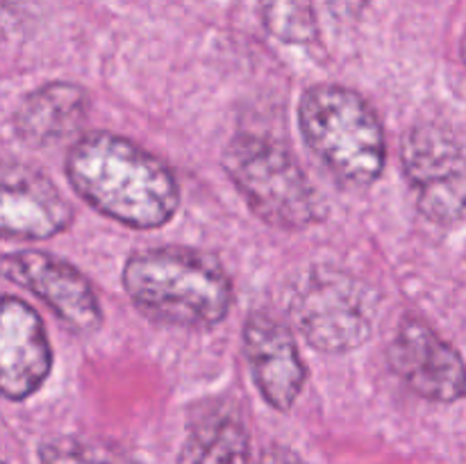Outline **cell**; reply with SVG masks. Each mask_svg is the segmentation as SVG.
<instances>
[{
	"label": "cell",
	"instance_id": "obj_1",
	"mask_svg": "<svg viewBox=\"0 0 466 464\" xmlns=\"http://www.w3.org/2000/svg\"><path fill=\"white\" fill-rule=\"evenodd\" d=\"M66 176L96 212L127 227H162L180 207L176 173L157 155L114 132H89L71 146Z\"/></svg>",
	"mask_w": 466,
	"mask_h": 464
},
{
	"label": "cell",
	"instance_id": "obj_2",
	"mask_svg": "<svg viewBox=\"0 0 466 464\" xmlns=\"http://www.w3.org/2000/svg\"><path fill=\"white\" fill-rule=\"evenodd\" d=\"M123 289L146 317L180 328L217 326L235 298L223 264L182 246L132 253L123 267Z\"/></svg>",
	"mask_w": 466,
	"mask_h": 464
},
{
	"label": "cell",
	"instance_id": "obj_3",
	"mask_svg": "<svg viewBox=\"0 0 466 464\" xmlns=\"http://www.w3.org/2000/svg\"><path fill=\"white\" fill-rule=\"evenodd\" d=\"M299 127L309 150L341 185L362 189L385 171V130L376 109L355 89L317 85L305 91Z\"/></svg>",
	"mask_w": 466,
	"mask_h": 464
},
{
	"label": "cell",
	"instance_id": "obj_4",
	"mask_svg": "<svg viewBox=\"0 0 466 464\" xmlns=\"http://www.w3.org/2000/svg\"><path fill=\"white\" fill-rule=\"evenodd\" d=\"M223 171L255 217L280 230H305L328 217L321 198L294 155L262 135L232 136L223 150Z\"/></svg>",
	"mask_w": 466,
	"mask_h": 464
},
{
	"label": "cell",
	"instance_id": "obj_5",
	"mask_svg": "<svg viewBox=\"0 0 466 464\" xmlns=\"http://www.w3.org/2000/svg\"><path fill=\"white\" fill-rule=\"evenodd\" d=\"M287 312L314 350L339 355L371 337L378 296L353 273L312 267L291 282Z\"/></svg>",
	"mask_w": 466,
	"mask_h": 464
},
{
	"label": "cell",
	"instance_id": "obj_6",
	"mask_svg": "<svg viewBox=\"0 0 466 464\" xmlns=\"http://www.w3.org/2000/svg\"><path fill=\"white\" fill-rule=\"evenodd\" d=\"M400 164L428 221L453 226L466 217V153L451 132L414 126L400 146Z\"/></svg>",
	"mask_w": 466,
	"mask_h": 464
},
{
	"label": "cell",
	"instance_id": "obj_7",
	"mask_svg": "<svg viewBox=\"0 0 466 464\" xmlns=\"http://www.w3.org/2000/svg\"><path fill=\"white\" fill-rule=\"evenodd\" d=\"M0 273L44 300L77 335H94L103 326V308L94 287L66 259L41 250H18L0 257Z\"/></svg>",
	"mask_w": 466,
	"mask_h": 464
},
{
	"label": "cell",
	"instance_id": "obj_8",
	"mask_svg": "<svg viewBox=\"0 0 466 464\" xmlns=\"http://www.w3.org/2000/svg\"><path fill=\"white\" fill-rule=\"evenodd\" d=\"M387 362L414 394L432 403H453L466 394L464 359L421 318L400 321L387 346Z\"/></svg>",
	"mask_w": 466,
	"mask_h": 464
},
{
	"label": "cell",
	"instance_id": "obj_9",
	"mask_svg": "<svg viewBox=\"0 0 466 464\" xmlns=\"http://www.w3.org/2000/svg\"><path fill=\"white\" fill-rule=\"evenodd\" d=\"M71 221L73 207L44 173L0 157V239H50Z\"/></svg>",
	"mask_w": 466,
	"mask_h": 464
},
{
	"label": "cell",
	"instance_id": "obj_10",
	"mask_svg": "<svg viewBox=\"0 0 466 464\" xmlns=\"http://www.w3.org/2000/svg\"><path fill=\"white\" fill-rule=\"evenodd\" d=\"M50 368L53 348L36 309L16 296H0V396L30 398Z\"/></svg>",
	"mask_w": 466,
	"mask_h": 464
},
{
	"label": "cell",
	"instance_id": "obj_11",
	"mask_svg": "<svg viewBox=\"0 0 466 464\" xmlns=\"http://www.w3.org/2000/svg\"><path fill=\"white\" fill-rule=\"evenodd\" d=\"M244 353L262 398L287 412L300 396L308 378L289 328L267 312H253L244 323Z\"/></svg>",
	"mask_w": 466,
	"mask_h": 464
},
{
	"label": "cell",
	"instance_id": "obj_12",
	"mask_svg": "<svg viewBox=\"0 0 466 464\" xmlns=\"http://www.w3.org/2000/svg\"><path fill=\"white\" fill-rule=\"evenodd\" d=\"M89 112V96L73 82H48L21 100L14 112V132L23 144L46 148L66 139Z\"/></svg>",
	"mask_w": 466,
	"mask_h": 464
},
{
	"label": "cell",
	"instance_id": "obj_13",
	"mask_svg": "<svg viewBox=\"0 0 466 464\" xmlns=\"http://www.w3.org/2000/svg\"><path fill=\"white\" fill-rule=\"evenodd\" d=\"M177 464H250V437L235 412H214L196 423Z\"/></svg>",
	"mask_w": 466,
	"mask_h": 464
},
{
	"label": "cell",
	"instance_id": "obj_14",
	"mask_svg": "<svg viewBox=\"0 0 466 464\" xmlns=\"http://www.w3.org/2000/svg\"><path fill=\"white\" fill-rule=\"evenodd\" d=\"M264 27L285 44H309L319 23L312 0H258Z\"/></svg>",
	"mask_w": 466,
	"mask_h": 464
},
{
	"label": "cell",
	"instance_id": "obj_15",
	"mask_svg": "<svg viewBox=\"0 0 466 464\" xmlns=\"http://www.w3.org/2000/svg\"><path fill=\"white\" fill-rule=\"evenodd\" d=\"M41 464H112L89 444L73 437H55L41 444Z\"/></svg>",
	"mask_w": 466,
	"mask_h": 464
},
{
	"label": "cell",
	"instance_id": "obj_16",
	"mask_svg": "<svg viewBox=\"0 0 466 464\" xmlns=\"http://www.w3.org/2000/svg\"><path fill=\"white\" fill-rule=\"evenodd\" d=\"M25 0H0V36H9L25 25Z\"/></svg>",
	"mask_w": 466,
	"mask_h": 464
},
{
	"label": "cell",
	"instance_id": "obj_17",
	"mask_svg": "<svg viewBox=\"0 0 466 464\" xmlns=\"http://www.w3.org/2000/svg\"><path fill=\"white\" fill-rule=\"evenodd\" d=\"M328 12L337 18H358L371 0H323Z\"/></svg>",
	"mask_w": 466,
	"mask_h": 464
},
{
	"label": "cell",
	"instance_id": "obj_18",
	"mask_svg": "<svg viewBox=\"0 0 466 464\" xmlns=\"http://www.w3.org/2000/svg\"><path fill=\"white\" fill-rule=\"evenodd\" d=\"M264 464H305V462L294 453V450L285 449V446H276V449H271L267 453Z\"/></svg>",
	"mask_w": 466,
	"mask_h": 464
},
{
	"label": "cell",
	"instance_id": "obj_19",
	"mask_svg": "<svg viewBox=\"0 0 466 464\" xmlns=\"http://www.w3.org/2000/svg\"><path fill=\"white\" fill-rule=\"evenodd\" d=\"M460 53H462V59H464V64H466V35H464V39H462V50H460Z\"/></svg>",
	"mask_w": 466,
	"mask_h": 464
},
{
	"label": "cell",
	"instance_id": "obj_20",
	"mask_svg": "<svg viewBox=\"0 0 466 464\" xmlns=\"http://www.w3.org/2000/svg\"><path fill=\"white\" fill-rule=\"evenodd\" d=\"M0 464H5V462H0Z\"/></svg>",
	"mask_w": 466,
	"mask_h": 464
}]
</instances>
